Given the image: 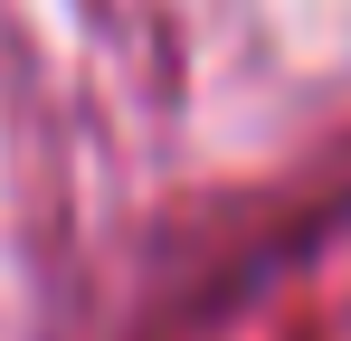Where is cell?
I'll use <instances>...</instances> for the list:
<instances>
[]
</instances>
